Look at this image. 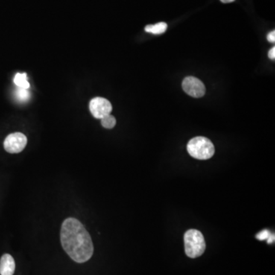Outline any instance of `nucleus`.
I'll return each mask as SVG.
<instances>
[{
	"label": "nucleus",
	"instance_id": "nucleus-1",
	"mask_svg": "<svg viewBox=\"0 0 275 275\" xmlns=\"http://www.w3.org/2000/svg\"><path fill=\"white\" fill-rule=\"evenodd\" d=\"M60 241L65 252L77 263H84L94 254V244L89 232L75 218H68L62 223Z\"/></svg>",
	"mask_w": 275,
	"mask_h": 275
},
{
	"label": "nucleus",
	"instance_id": "nucleus-2",
	"mask_svg": "<svg viewBox=\"0 0 275 275\" xmlns=\"http://www.w3.org/2000/svg\"><path fill=\"white\" fill-rule=\"evenodd\" d=\"M188 153L199 160L211 159L215 153L213 144L205 137L199 136L191 139L188 144Z\"/></svg>",
	"mask_w": 275,
	"mask_h": 275
},
{
	"label": "nucleus",
	"instance_id": "nucleus-3",
	"mask_svg": "<svg viewBox=\"0 0 275 275\" xmlns=\"http://www.w3.org/2000/svg\"><path fill=\"white\" fill-rule=\"evenodd\" d=\"M185 253L189 258L201 256L206 249L204 237L200 231L190 229L185 235Z\"/></svg>",
	"mask_w": 275,
	"mask_h": 275
},
{
	"label": "nucleus",
	"instance_id": "nucleus-4",
	"mask_svg": "<svg viewBox=\"0 0 275 275\" xmlns=\"http://www.w3.org/2000/svg\"><path fill=\"white\" fill-rule=\"evenodd\" d=\"M28 143L27 137L21 132L10 134L4 141V148L10 154H17L23 151Z\"/></svg>",
	"mask_w": 275,
	"mask_h": 275
},
{
	"label": "nucleus",
	"instance_id": "nucleus-5",
	"mask_svg": "<svg viewBox=\"0 0 275 275\" xmlns=\"http://www.w3.org/2000/svg\"><path fill=\"white\" fill-rule=\"evenodd\" d=\"M89 110L94 118L101 119L112 112V106L110 102L103 97H95L89 102Z\"/></svg>",
	"mask_w": 275,
	"mask_h": 275
},
{
	"label": "nucleus",
	"instance_id": "nucleus-6",
	"mask_svg": "<svg viewBox=\"0 0 275 275\" xmlns=\"http://www.w3.org/2000/svg\"><path fill=\"white\" fill-rule=\"evenodd\" d=\"M182 87L186 94L194 98H200L206 93L203 82L194 77H186L182 83Z\"/></svg>",
	"mask_w": 275,
	"mask_h": 275
},
{
	"label": "nucleus",
	"instance_id": "nucleus-7",
	"mask_svg": "<svg viewBox=\"0 0 275 275\" xmlns=\"http://www.w3.org/2000/svg\"><path fill=\"white\" fill-rule=\"evenodd\" d=\"M16 270L14 258L10 254H4L0 259V274L13 275Z\"/></svg>",
	"mask_w": 275,
	"mask_h": 275
},
{
	"label": "nucleus",
	"instance_id": "nucleus-8",
	"mask_svg": "<svg viewBox=\"0 0 275 275\" xmlns=\"http://www.w3.org/2000/svg\"><path fill=\"white\" fill-rule=\"evenodd\" d=\"M168 28V25L165 22H159L156 25H147L145 28V32L148 33H151L154 35L163 34L166 32Z\"/></svg>",
	"mask_w": 275,
	"mask_h": 275
},
{
	"label": "nucleus",
	"instance_id": "nucleus-9",
	"mask_svg": "<svg viewBox=\"0 0 275 275\" xmlns=\"http://www.w3.org/2000/svg\"><path fill=\"white\" fill-rule=\"evenodd\" d=\"M14 83L18 87L28 89L30 87L29 83L27 80V74L18 73L14 77Z\"/></svg>",
	"mask_w": 275,
	"mask_h": 275
},
{
	"label": "nucleus",
	"instance_id": "nucleus-10",
	"mask_svg": "<svg viewBox=\"0 0 275 275\" xmlns=\"http://www.w3.org/2000/svg\"><path fill=\"white\" fill-rule=\"evenodd\" d=\"M30 97H31V94H30V92L28 89L19 87L16 89L15 97H16L18 101L21 102V103H25V102L28 101Z\"/></svg>",
	"mask_w": 275,
	"mask_h": 275
},
{
	"label": "nucleus",
	"instance_id": "nucleus-11",
	"mask_svg": "<svg viewBox=\"0 0 275 275\" xmlns=\"http://www.w3.org/2000/svg\"><path fill=\"white\" fill-rule=\"evenodd\" d=\"M116 124V120L113 115H107L101 118V125L106 129H112Z\"/></svg>",
	"mask_w": 275,
	"mask_h": 275
},
{
	"label": "nucleus",
	"instance_id": "nucleus-12",
	"mask_svg": "<svg viewBox=\"0 0 275 275\" xmlns=\"http://www.w3.org/2000/svg\"><path fill=\"white\" fill-rule=\"evenodd\" d=\"M270 235H271V234H270V232H269V231L264 230L262 231V232H259V233L257 234L256 238L257 239L263 241V240L267 239V238H269V236H270Z\"/></svg>",
	"mask_w": 275,
	"mask_h": 275
},
{
	"label": "nucleus",
	"instance_id": "nucleus-13",
	"mask_svg": "<svg viewBox=\"0 0 275 275\" xmlns=\"http://www.w3.org/2000/svg\"><path fill=\"white\" fill-rule=\"evenodd\" d=\"M267 41L268 42H271V43H274L275 42V32L272 31L267 35Z\"/></svg>",
	"mask_w": 275,
	"mask_h": 275
},
{
	"label": "nucleus",
	"instance_id": "nucleus-14",
	"mask_svg": "<svg viewBox=\"0 0 275 275\" xmlns=\"http://www.w3.org/2000/svg\"><path fill=\"white\" fill-rule=\"evenodd\" d=\"M269 58L271 59V60H274L275 59V48L273 47L269 51L268 53Z\"/></svg>",
	"mask_w": 275,
	"mask_h": 275
},
{
	"label": "nucleus",
	"instance_id": "nucleus-15",
	"mask_svg": "<svg viewBox=\"0 0 275 275\" xmlns=\"http://www.w3.org/2000/svg\"><path fill=\"white\" fill-rule=\"evenodd\" d=\"M267 243L268 244H270V243L273 242L274 241V235H270V236H269V238H267Z\"/></svg>",
	"mask_w": 275,
	"mask_h": 275
},
{
	"label": "nucleus",
	"instance_id": "nucleus-16",
	"mask_svg": "<svg viewBox=\"0 0 275 275\" xmlns=\"http://www.w3.org/2000/svg\"><path fill=\"white\" fill-rule=\"evenodd\" d=\"M222 3H223V4H229V3H232L235 1V0H220Z\"/></svg>",
	"mask_w": 275,
	"mask_h": 275
}]
</instances>
